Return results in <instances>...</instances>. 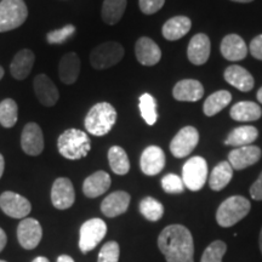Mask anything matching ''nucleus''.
<instances>
[{
  "mask_svg": "<svg viewBox=\"0 0 262 262\" xmlns=\"http://www.w3.org/2000/svg\"><path fill=\"white\" fill-rule=\"evenodd\" d=\"M158 248L166 262H194V242L187 227L170 225L160 232Z\"/></svg>",
  "mask_w": 262,
  "mask_h": 262,
  "instance_id": "1",
  "label": "nucleus"
},
{
  "mask_svg": "<svg viewBox=\"0 0 262 262\" xmlns=\"http://www.w3.org/2000/svg\"><path fill=\"white\" fill-rule=\"evenodd\" d=\"M57 148L62 157L78 160L88 156L91 149V141L86 133L78 129H68L57 140Z\"/></svg>",
  "mask_w": 262,
  "mask_h": 262,
  "instance_id": "2",
  "label": "nucleus"
},
{
  "mask_svg": "<svg viewBox=\"0 0 262 262\" xmlns=\"http://www.w3.org/2000/svg\"><path fill=\"white\" fill-rule=\"evenodd\" d=\"M117 122V111L108 102L96 103L85 118V129L91 135L104 136Z\"/></svg>",
  "mask_w": 262,
  "mask_h": 262,
  "instance_id": "3",
  "label": "nucleus"
},
{
  "mask_svg": "<svg viewBox=\"0 0 262 262\" xmlns=\"http://www.w3.org/2000/svg\"><path fill=\"white\" fill-rule=\"evenodd\" d=\"M250 202L242 195L229 196L216 211V221L221 227H232L243 220L250 211Z\"/></svg>",
  "mask_w": 262,
  "mask_h": 262,
  "instance_id": "4",
  "label": "nucleus"
},
{
  "mask_svg": "<svg viewBox=\"0 0 262 262\" xmlns=\"http://www.w3.org/2000/svg\"><path fill=\"white\" fill-rule=\"evenodd\" d=\"M28 16L24 0H2L0 2V33L18 28Z\"/></svg>",
  "mask_w": 262,
  "mask_h": 262,
  "instance_id": "5",
  "label": "nucleus"
},
{
  "mask_svg": "<svg viewBox=\"0 0 262 262\" xmlns=\"http://www.w3.org/2000/svg\"><path fill=\"white\" fill-rule=\"evenodd\" d=\"M123 57V45L117 41H107L91 51L90 62L95 70H106L122 61Z\"/></svg>",
  "mask_w": 262,
  "mask_h": 262,
  "instance_id": "6",
  "label": "nucleus"
},
{
  "mask_svg": "<svg viewBox=\"0 0 262 262\" xmlns=\"http://www.w3.org/2000/svg\"><path fill=\"white\" fill-rule=\"evenodd\" d=\"M206 180H208V164L204 158L193 157L185 163L182 168V181L189 191H201L204 187Z\"/></svg>",
  "mask_w": 262,
  "mask_h": 262,
  "instance_id": "7",
  "label": "nucleus"
},
{
  "mask_svg": "<svg viewBox=\"0 0 262 262\" xmlns=\"http://www.w3.org/2000/svg\"><path fill=\"white\" fill-rule=\"evenodd\" d=\"M107 234V225L101 219H90L80 227L79 249L86 254L94 250Z\"/></svg>",
  "mask_w": 262,
  "mask_h": 262,
  "instance_id": "8",
  "label": "nucleus"
},
{
  "mask_svg": "<svg viewBox=\"0 0 262 262\" xmlns=\"http://www.w3.org/2000/svg\"><path fill=\"white\" fill-rule=\"evenodd\" d=\"M199 142V133L194 126H185L170 142V152L176 158H185Z\"/></svg>",
  "mask_w": 262,
  "mask_h": 262,
  "instance_id": "9",
  "label": "nucleus"
},
{
  "mask_svg": "<svg viewBox=\"0 0 262 262\" xmlns=\"http://www.w3.org/2000/svg\"><path fill=\"white\" fill-rule=\"evenodd\" d=\"M0 208L12 219H26L32 210L27 198L11 191H6L0 195Z\"/></svg>",
  "mask_w": 262,
  "mask_h": 262,
  "instance_id": "10",
  "label": "nucleus"
},
{
  "mask_svg": "<svg viewBox=\"0 0 262 262\" xmlns=\"http://www.w3.org/2000/svg\"><path fill=\"white\" fill-rule=\"evenodd\" d=\"M42 237V229L39 221L32 217H26L18 224L17 239L22 248L32 250L37 248Z\"/></svg>",
  "mask_w": 262,
  "mask_h": 262,
  "instance_id": "11",
  "label": "nucleus"
},
{
  "mask_svg": "<svg viewBox=\"0 0 262 262\" xmlns=\"http://www.w3.org/2000/svg\"><path fill=\"white\" fill-rule=\"evenodd\" d=\"M75 193L70 179L60 178L54 182L51 188L52 205L58 210H66L74 204Z\"/></svg>",
  "mask_w": 262,
  "mask_h": 262,
  "instance_id": "12",
  "label": "nucleus"
},
{
  "mask_svg": "<svg viewBox=\"0 0 262 262\" xmlns=\"http://www.w3.org/2000/svg\"><path fill=\"white\" fill-rule=\"evenodd\" d=\"M21 147L26 155L35 157L44 150V135L37 123H28L22 130Z\"/></svg>",
  "mask_w": 262,
  "mask_h": 262,
  "instance_id": "13",
  "label": "nucleus"
},
{
  "mask_svg": "<svg viewBox=\"0 0 262 262\" xmlns=\"http://www.w3.org/2000/svg\"><path fill=\"white\" fill-rule=\"evenodd\" d=\"M35 96L40 101V103L45 107H52L57 103L60 94L56 85L54 84L47 74H38L33 81Z\"/></svg>",
  "mask_w": 262,
  "mask_h": 262,
  "instance_id": "14",
  "label": "nucleus"
},
{
  "mask_svg": "<svg viewBox=\"0 0 262 262\" xmlns=\"http://www.w3.org/2000/svg\"><path fill=\"white\" fill-rule=\"evenodd\" d=\"M261 158L260 147L250 145L244 147H238L229 152L228 163L231 164L232 169L243 170L249 166L256 164Z\"/></svg>",
  "mask_w": 262,
  "mask_h": 262,
  "instance_id": "15",
  "label": "nucleus"
},
{
  "mask_svg": "<svg viewBox=\"0 0 262 262\" xmlns=\"http://www.w3.org/2000/svg\"><path fill=\"white\" fill-rule=\"evenodd\" d=\"M165 155L158 146H148L141 155L140 166L145 175L155 176L165 166Z\"/></svg>",
  "mask_w": 262,
  "mask_h": 262,
  "instance_id": "16",
  "label": "nucleus"
},
{
  "mask_svg": "<svg viewBox=\"0 0 262 262\" xmlns=\"http://www.w3.org/2000/svg\"><path fill=\"white\" fill-rule=\"evenodd\" d=\"M211 50L210 39L206 34L198 33L189 41L187 48V56L191 63L195 66H202L209 60Z\"/></svg>",
  "mask_w": 262,
  "mask_h": 262,
  "instance_id": "17",
  "label": "nucleus"
},
{
  "mask_svg": "<svg viewBox=\"0 0 262 262\" xmlns=\"http://www.w3.org/2000/svg\"><path fill=\"white\" fill-rule=\"evenodd\" d=\"M131 196L129 193L124 191H117L111 193L101 203V211L107 217H117L127 210Z\"/></svg>",
  "mask_w": 262,
  "mask_h": 262,
  "instance_id": "18",
  "label": "nucleus"
},
{
  "mask_svg": "<svg viewBox=\"0 0 262 262\" xmlns=\"http://www.w3.org/2000/svg\"><path fill=\"white\" fill-rule=\"evenodd\" d=\"M135 54L137 61L142 66H155L162 58L160 48L148 37H142L136 41Z\"/></svg>",
  "mask_w": 262,
  "mask_h": 262,
  "instance_id": "19",
  "label": "nucleus"
},
{
  "mask_svg": "<svg viewBox=\"0 0 262 262\" xmlns=\"http://www.w3.org/2000/svg\"><path fill=\"white\" fill-rule=\"evenodd\" d=\"M249 51L244 39L238 34H228L221 41V54L226 60L235 62L247 57Z\"/></svg>",
  "mask_w": 262,
  "mask_h": 262,
  "instance_id": "20",
  "label": "nucleus"
},
{
  "mask_svg": "<svg viewBox=\"0 0 262 262\" xmlns=\"http://www.w3.org/2000/svg\"><path fill=\"white\" fill-rule=\"evenodd\" d=\"M203 95H204V88L201 81L194 79L180 80L172 90L173 98L182 102H195L201 100Z\"/></svg>",
  "mask_w": 262,
  "mask_h": 262,
  "instance_id": "21",
  "label": "nucleus"
},
{
  "mask_svg": "<svg viewBox=\"0 0 262 262\" xmlns=\"http://www.w3.org/2000/svg\"><path fill=\"white\" fill-rule=\"evenodd\" d=\"M224 77L229 85L243 93L253 90L255 85L253 74H250V72H248L241 66H229L226 68Z\"/></svg>",
  "mask_w": 262,
  "mask_h": 262,
  "instance_id": "22",
  "label": "nucleus"
},
{
  "mask_svg": "<svg viewBox=\"0 0 262 262\" xmlns=\"http://www.w3.org/2000/svg\"><path fill=\"white\" fill-rule=\"evenodd\" d=\"M80 73V58L75 52H68L62 56L58 63V75L62 83L72 85L77 81Z\"/></svg>",
  "mask_w": 262,
  "mask_h": 262,
  "instance_id": "23",
  "label": "nucleus"
},
{
  "mask_svg": "<svg viewBox=\"0 0 262 262\" xmlns=\"http://www.w3.org/2000/svg\"><path fill=\"white\" fill-rule=\"evenodd\" d=\"M111 187V176L106 171L94 172L85 179L83 183V192L88 198H97L106 193Z\"/></svg>",
  "mask_w": 262,
  "mask_h": 262,
  "instance_id": "24",
  "label": "nucleus"
},
{
  "mask_svg": "<svg viewBox=\"0 0 262 262\" xmlns=\"http://www.w3.org/2000/svg\"><path fill=\"white\" fill-rule=\"evenodd\" d=\"M35 61V55L29 49H24L15 55L10 66L12 77L17 80H24L31 73Z\"/></svg>",
  "mask_w": 262,
  "mask_h": 262,
  "instance_id": "25",
  "label": "nucleus"
},
{
  "mask_svg": "<svg viewBox=\"0 0 262 262\" xmlns=\"http://www.w3.org/2000/svg\"><path fill=\"white\" fill-rule=\"evenodd\" d=\"M192 21L186 16H175L168 19L163 26L162 33L166 40L175 41L185 37L191 31Z\"/></svg>",
  "mask_w": 262,
  "mask_h": 262,
  "instance_id": "26",
  "label": "nucleus"
},
{
  "mask_svg": "<svg viewBox=\"0 0 262 262\" xmlns=\"http://www.w3.org/2000/svg\"><path fill=\"white\" fill-rule=\"evenodd\" d=\"M258 131L255 126L243 125L233 129L232 133H229L227 139L225 141V145L232 146L238 148V147L250 146L257 139Z\"/></svg>",
  "mask_w": 262,
  "mask_h": 262,
  "instance_id": "27",
  "label": "nucleus"
},
{
  "mask_svg": "<svg viewBox=\"0 0 262 262\" xmlns=\"http://www.w3.org/2000/svg\"><path fill=\"white\" fill-rule=\"evenodd\" d=\"M261 114V107L251 101H241L235 103L229 112L232 119L237 122H254V120L260 119Z\"/></svg>",
  "mask_w": 262,
  "mask_h": 262,
  "instance_id": "28",
  "label": "nucleus"
},
{
  "mask_svg": "<svg viewBox=\"0 0 262 262\" xmlns=\"http://www.w3.org/2000/svg\"><path fill=\"white\" fill-rule=\"evenodd\" d=\"M233 169L228 162H221L215 166L209 178V186L212 191H221L231 182Z\"/></svg>",
  "mask_w": 262,
  "mask_h": 262,
  "instance_id": "29",
  "label": "nucleus"
},
{
  "mask_svg": "<svg viewBox=\"0 0 262 262\" xmlns=\"http://www.w3.org/2000/svg\"><path fill=\"white\" fill-rule=\"evenodd\" d=\"M232 95L227 90H220L211 94L210 96L205 100L203 111L204 114L208 117L216 116L219 112H221L225 107H227L231 103Z\"/></svg>",
  "mask_w": 262,
  "mask_h": 262,
  "instance_id": "30",
  "label": "nucleus"
},
{
  "mask_svg": "<svg viewBox=\"0 0 262 262\" xmlns=\"http://www.w3.org/2000/svg\"><path fill=\"white\" fill-rule=\"evenodd\" d=\"M126 9V0H104L102 5V19L104 24L113 26L123 17Z\"/></svg>",
  "mask_w": 262,
  "mask_h": 262,
  "instance_id": "31",
  "label": "nucleus"
},
{
  "mask_svg": "<svg viewBox=\"0 0 262 262\" xmlns=\"http://www.w3.org/2000/svg\"><path fill=\"white\" fill-rule=\"evenodd\" d=\"M108 162L112 171L117 175H126L130 170V162L122 147L113 146L108 150Z\"/></svg>",
  "mask_w": 262,
  "mask_h": 262,
  "instance_id": "32",
  "label": "nucleus"
},
{
  "mask_svg": "<svg viewBox=\"0 0 262 262\" xmlns=\"http://www.w3.org/2000/svg\"><path fill=\"white\" fill-rule=\"evenodd\" d=\"M139 108L143 120L148 125H155L157 119H158L156 98L150 94H142L139 98Z\"/></svg>",
  "mask_w": 262,
  "mask_h": 262,
  "instance_id": "33",
  "label": "nucleus"
},
{
  "mask_svg": "<svg viewBox=\"0 0 262 262\" xmlns=\"http://www.w3.org/2000/svg\"><path fill=\"white\" fill-rule=\"evenodd\" d=\"M140 212L148 221H159L164 215V206L152 196H146L140 203Z\"/></svg>",
  "mask_w": 262,
  "mask_h": 262,
  "instance_id": "34",
  "label": "nucleus"
},
{
  "mask_svg": "<svg viewBox=\"0 0 262 262\" xmlns=\"http://www.w3.org/2000/svg\"><path fill=\"white\" fill-rule=\"evenodd\" d=\"M18 107L12 98H5L0 102V124L4 127H12L17 122Z\"/></svg>",
  "mask_w": 262,
  "mask_h": 262,
  "instance_id": "35",
  "label": "nucleus"
},
{
  "mask_svg": "<svg viewBox=\"0 0 262 262\" xmlns=\"http://www.w3.org/2000/svg\"><path fill=\"white\" fill-rule=\"evenodd\" d=\"M226 251H227V245L222 241H215L208 245L204 253L202 255L201 262H222Z\"/></svg>",
  "mask_w": 262,
  "mask_h": 262,
  "instance_id": "36",
  "label": "nucleus"
},
{
  "mask_svg": "<svg viewBox=\"0 0 262 262\" xmlns=\"http://www.w3.org/2000/svg\"><path fill=\"white\" fill-rule=\"evenodd\" d=\"M77 29L73 25H66L60 29H55V31L49 32L47 34V41L49 44H63L64 41H67L72 35H74V33Z\"/></svg>",
  "mask_w": 262,
  "mask_h": 262,
  "instance_id": "37",
  "label": "nucleus"
},
{
  "mask_svg": "<svg viewBox=\"0 0 262 262\" xmlns=\"http://www.w3.org/2000/svg\"><path fill=\"white\" fill-rule=\"evenodd\" d=\"M119 244L114 241L107 242V243L101 248L97 262H118L119 261Z\"/></svg>",
  "mask_w": 262,
  "mask_h": 262,
  "instance_id": "38",
  "label": "nucleus"
},
{
  "mask_svg": "<svg viewBox=\"0 0 262 262\" xmlns=\"http://www.w3.org/2000/svg\"><path fill=\"white\" fill-rule=\"evenodd\" d=\"M162 187L164 191L170 193V194H179V193L183 192L185 185H183L182 179L180 176L175 175V173H168L162 180Z\"/></svg>",
  "mask_w": 262,
  "mask_h": 262,
  "instance_id": "39",
  "label": "nucleus"
},
{
  "mask_svg": "<svg viewBox=\"0 0 262 262\" xmlns=\"http://www.w3.org/2000/svg\"><path fill=\"white\" fill-rule=\"evenodd\" d=\"M165 4V0H139L141 11L145 15H153L158 12Z\"/></svg>",
  "mask_w": 262,
  "mask_h": 262,
  "instance_id": "40",
  "label": "nucleus"
},
{
  "mask_svg": "<svg viewBox=\"0 0 262 262\" xmlns=\"http://www.w3.org/2000/svg\"><path fill=\"white\" fill-rule=\"evenodd\" d=\"M249 51L256 60L262 61V34L255 37L249 45Z\"/></svg>",
  "mask_w": 262,
  "mask_h": 262,
  "instance_id": "41",
  "label": "nucleus"
},
{
  "mask_svg": "<svg viewBox=\"0 0 262 262\" xmlns=\"http://www.w3.org/2000/svg\"><path fill=\"white\" fill-rule=\"evenodd\" d=\"M250 195L254 201H262V172L250 187Z\"/></svg>",
  "mask_w": 262,
  "mask_h": 262,
  "instance_id": "42",
  "label": "nucleus"
},
{
  "mask_svg": "<svg viewBox=\"0 0 262 262\" xmlns=\"http://www.w3.org/2000/svg\"><path fill=\"white\" fill-rule=\"evenodd\" d=\"M6 242H8V237H6V233L4 232V229L0 228V253H2L3 249L5 248Z\"/></svg>",
  "mask_w": 262,
  "mask_h": 262,
  "instance_id": "43",
  "label": "nucleus"
},
{
  "mask_svg": "<svg viewBox=\"0 0 262 262\" xmlns=\"http://www.w3.org/2000/svg\"><path fill=\"white\" fill-rule=\"evenodd\" d=\"M56 262H74V260L70 256V255H60V256L57 257Z\"/></svg>",
  "mask_w": 262,
  "mask_h": 262,
  "instance_id": "44",
  "label": "nucleus"
},
{
  "mask_svg": "<svg viewBox=\"0 0 262 262\" xmlns=\"http://www.w3.org/2000/svg\"><path fill=\"white\" fill-rule=\"evenodd\" d=\"M4 169H5V160H4V157L0 155V179H2Z\"/></svg>",
  "mask_w": 262,
  "mask_h": 262,
  "instance_id": "45",
  "label": "nucleus"
},
{
  "mask_svg": "<svg viewBox=\"0 0 262 262\" xmlns=\"http://www.w3.org/2000/svg\"><path fill=\"white\" fill-rule=\"evenodd\" d=\"M32 262H50V261H49L48 258L44 257V256H38V257H35Z\"/></svg>",
  "mask_w": 262,
  "mask_h": 262,
  "instance_id": "46",
  "label": "nucleus"
},
{
  "mask_svg": "<svg viewBox=\"0 0 262 262\" xmlns=\"http://www.w3.org/2000/svg\"><path fill=\"white\" fill-rule=\"evenodd\" d=\"M257 100H258V102L262 103V88L257 91Z\"/></svg>",
  "mask_w": 262,
  "mask_h": 262,
  "instance_id": "47",
  "label": "nucleus"
},
{
  "mask_svg": "<svg viewBox=\"0 0 262 262\" xmlns=\"http://www.w3.org/2000/svg\"><path fill=\"white\" fill-rule=\"evenodd\" d=\"M258 244H260V250H261V254H262V228H261V232H260V238H258Z\"/></svg>",
  "mask_w": 262,
  "mask_h": 262,
  "instance_id": "48",
  "label": "nucleus"
},
{
  "mask_svg": "<svg viewBox=\"0 0 262 262\" xmlns=\"http://www.w3.org/2000/svg\"><path fill=\"white\" fill-rule=\"evenodd\" d=\"M232 2H235V3H251V2H254V0H232Z\"/></svg>",
  "mask_w": 262,
  "mask_h": 262,
  "instance_id": "49",
  "label": "nucleus"
},
{
  "mask_svg": "<svg viewBox=\"0 0 262 262\" xmlns=\"http://www.w3.org/2000/svg\"><path fill=\"white\" fill-rule=\"evenodd\" d=\"M3 77H4V70H3V67L0 66V80H2Z\"/></svg>",
  "mask_w": 262,
  "mask_h": 262,
  "instance_id": "50",
  "label": "nucleus"
},
{
  "mask_svg": "<svg viewBox=\"0 0 262 262\" xmlns=\"http://www.w3.org/2000/svg\"><path fill=\"white\" fill-rule=\"evenodd\" d=\"M0 262H6V261H4V260H0Z\"/></svg>",
  "mask_w": 262,
  "mask_h": 262,
  "instance_id": "51",
  "label": "nucleus"
}]
</instances>
